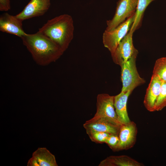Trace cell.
Here are the masks:
<instances>
[{"instance_id":"1","label":"cell","mask_w":166,"mask_h":166,"mask_svg":"<svg viewBox=\"0 0 166 166\" xmlns=\"http://www.w3.org/2000/svg\"><path fill=\"white\" fill-rule=\"evenodd\" d=\"M21 38L34 61L40 66H46L54 61L63 52L55 43L38 31L26 34Z\"/></svg>"},{"instance_id":"2","label":"cell","mask_w":166,"mask_h":166,"mask_svg":"<svg viewBox=\"0 0 166 166\" xmlns=\"http://www.w3.org/2000/svg\"><path fill=\"white\" fill-rule=\"evenodd\" d=\"M74 30L72 17L64 14L48 20L38 32L55 43L64 52L73 38Z\"/></svg>"},{"instance_id":"3","label":"cell","mask_w":166,"mask_h":166,"mask_svg":"<svg viewBox=\"0 0 166 166\" xmlns=\"http://www.w3.org/2000/svg\"><path fill=\"white\" fill-rule=\"evenodd\" d=\"M136 57H133L121 66L122 84L121 92H132L136 87L145 82L139 75L136 65Z\"/></svg>"},{"instance_id":"4","label":"cell","mask_w":166,"mask_h":166,"mask_svg":"<svg viewBox=\"0 0 166 166\" xmlns=\"http://www.w3.org/2000/svg\"><path fill=\"white\" fill-rule=\"evenodd\" d=\"M135 14L113 30H105L102 36L103 45L111 54L114 51L121 41L130 30L134 21Z\"/></svg>"},{"instance_id":"5","label":"cell","mask_w":166,"mask_h":166,"mask_svg":"<svg viewBox=\"0 0 166 166\" xmlns=\"http://www.w3.org/2000/svg\"><path fill=\"white\" fill-rule=\"evenodd\" d=\"M114 99V96L107 94H98L97 97L96 112L91 119L103 118L120 126L122 124L119 121L115 110Z\"/></svg>"},{"instance_id":"6","label":"cell","mask_w":166,"mask_h":166,"mask_svg":"<svg viewBox=\"0 0 166 166\" xmlns=\"http://www.w3.org/2000/svg\"><path fill=\"white\" fill-rule=\"evenodd\" d=\"M138 0H119L113 18L106 21V31L115 28L135 13Z\"/></svg>"},{"instance_id":"7","label":"cell","mask_w":166,"mask_h":166,"mask_svg":"<svg viewBox=\"0 0 166 166\" xmlns=\"http://www.w3.org/2000/svg\"><path fill=\"white\" fill-rule=\"evenodd\" d=\"M133 34L129 30L111 54L113 62L121 66L130 59L137 56L138 51L133 45Z\"/></svg>"},{"instance_id":"8","label":"cell","mask_w":166,"mask_h":166,"mask_svg":"<svg viewBox=\"0 0 166 166\" xmlns=\"http://www.w3.org/2000/svg\"><path fill=\"white\" fill-rule=\"evenodd\" d=\"M137 132L136 125L133 121L122 124L118 135L119 143L118 151L127 150L132 148L136 142Z\"/></svg>"},{"instance_id":"9","label":"cell","mask_w":166,"mask_h":166,"mask_svg":"<svg viewBox=\"0 0 166 166\" xmlns=\"http://www.w3.org/2000/svg\"><path fill=\"white\" fill-rule=\"evenodd\" d=\"M50 4V0H31L16 16L23 21L42 16L48 11Z\"/></svg>"},{"instance_id":"10","label":"cell","mask_w":166,"mask_h":166,"mask_svg":"<svg viewBox=\"0 0 166 166\" xmlns=\"http://www.w3.org/2000/svg\"><path fill=\"white\" fill-rule=\"evenodd\" d=\"M22 21L16 15L13 16L7 13H3L0 16V30L21 38L26 34L22 28Z\"/></svg>"},{"instance_id":"11","label":"cell","mask_w":166,"mask_h":166,"mask_svg":"<svg viewBox=\"0 0 166 166\" xmlns=\"http://www.w3.org/2000/svg\"><path fill=\"white\" fill-rule=\"evenodd\" d=\"M162 81L158 76L152 75L144 100L145 108L150 112L155 111V104L160 94Z\"/></svg>"},{"instance_id":"12","label":"cell","mask_w":166,"mask_h":166,"mask_svg":"<svg viewBox=\"0 0 166 166\" xmlns=\"http://www.w3.org/2000/svg\"><path fill=\"white\" fill-rule=\"evenodd\" d=\"M86 132L98 131L119 135L120 126L103 118L88 120L83 125Z\"/></svg>"},{"instance_id":"13","label":"cell","mask_w":166,"mask_h":166,"mask_svg":"<svg viewBox=\"0 0 166 166\" xmlns=\"http://www.w3.org/2000/svg\"><path fill=\"white\" fill-rule=\"evenodd\" d=\"M27 166H57L55 156L45 148H39L32 154Z\"/></svg>"},{"instance_id":"14","label":"cell","mask_w":166,"mask_h":166,"mask_svg":"<svg viewBox=\"0 0 166 166\" xmlns=\"http://www.w3.org/2000/svg\"><path fill=\"white\" fill-rule=\"evenodd\" d=\"M132 92L128 91L121 92L114 96V104L116 112L119 121L122 124H126L130 121L128 116L127 103L128 97Z\"/></svg>"},{"instance_id":"15","label":"cell","mask_w":166,"mask_h":166,"mask_svg":"<svg viewBox=\"0 0 166 166\" xmlns=\"http://www.w3.org/2000/svg\"><path fill=\"white\" fill-rule=\"evenodd\" d=\"M143 164L127 155L111 156L102 160L99 166H142Z\"/></svg>"},{"instance_id":"16","label":"cell","mask_w":166,"mask_h":166,"mask_svg":"<svg viewBox=\"0 0 166 166\" xmlns=\"http://www.w3.org/2000/svg\"><path fill=\"white\" fill-rule=\"evenodd\" d=\"M154 0H138L134 21L129 30L131 33H133L141 26L144 11L150 3Z\"/></svg>"},{"instance_id":"17","label":"cell","mask_w":166,"mask_h":166,"mask_svg":"<svg viewBox=\"0 0 166 166\" xmlns=\"http://www.w3.org/2000/svg\"><path fill=\"white\" fill-rule=\"evenodd\" d=\"M152 73V74L158 76L162 81H166V57L156 61Z\"/></svg>"},{"instance_id":"18","label":"cell","mask_w":166,"mask_h":166,"mask_svg":"<svg viewBox=\"0 0 166 166\" xmlns=\"http://www.w3.org/2000/svg\"><path fill=\"white\" fill-rule=\"evenodd\" d=\"M166 106V81H163L160 94L155 105V111H160Z\"/></svg>"},{"instance_id":"19","label":"cell","mask_w":166,"mask_h":166,"mask_svg":"<svg viewBox=\"0 0 166 166\" xmlns=\"http://www.w3.org/2000/svg\"><path fill=\"white\" fill-rule=\"evenodd\" d=\"M92 141L97 143H105L110 134L98 131H92L86 132Z\"/></svg>"},{"instance_id":"20","label":"cell","mask_w":166,"mask_h":166,"mask_svg":"<svg viewBox=\"0 0 166 166\" xmlns=\"http://www.w3.org/2000/svg\"><path fill=\"white\" fill-rule=\"evenodd\" d=\"M113 151H118L119 143V139L118 135L110 134L108 137L105 142Z\"/></svg>"},{"instance_id":"21","label":"cell","mask_w":166,"mask_h":166,"mask_svg":"<svg viewBox=\"0 0 166 166\" xmlns=\"http://www.w3.org/2000/svg\"><path fill=\"white\" fill-rule=\"evenodd\" d=\"M10 8V0H0V11H7Z\"/></svg>"}]
</instances>
